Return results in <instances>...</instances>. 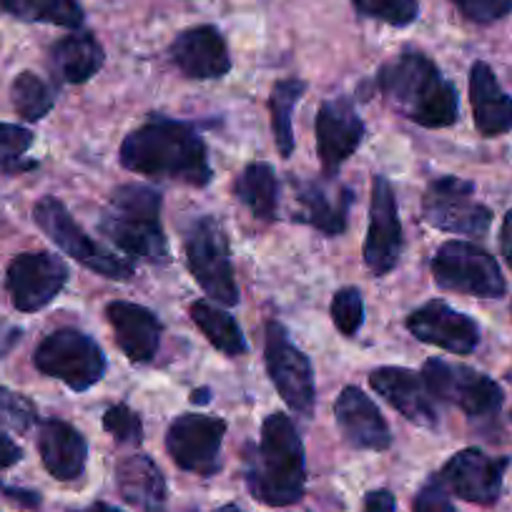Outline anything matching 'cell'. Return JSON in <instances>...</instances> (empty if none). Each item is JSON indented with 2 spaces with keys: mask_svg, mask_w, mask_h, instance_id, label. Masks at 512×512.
Wrapping results in <instances>:
<instances>
[{
  "mask_svg": "<svg viewBox=\"0 0 512 512\" xmlns=\"http://www.w3.org/2000/svg\"><path fill=\"white\" fill-rule=\"evenodd\" d=\"M121 166L149 179L189 186H206L214 174L196 128L166 116H151L123 139Z\"/></svg>",
  "mask_w": 512,
  "mask_h": 512,
  "instance_id": "1",
  "label": "cell"
},
{
  "mask_svg": "<svg viewBox=\"0 0 512 512\" xmlns=\"http://www.w3.org/2000/svg\"><path fill=\"white\" fill-rule=\"evenodd\" d=\"M377 88L400 116L417 126L447 128L460 116L455 86L425 53L407 51L377 71Z\"/></svg>",
  "mask_w": 512,
  "mask_h": 512,
  "instance_id": "2",
  "label": "cell"
},
{
  "mask_svg": "<svg viewBox=\"0 0 512 512\" xmlns=\"http://www.w3.org/2000/svg\"><path fill=\"white\" fill-rule=\"evenodd\" d=\"M307 485L304 445L284 412L264 420L262 440L246 457V487L264 505L287 507L302 500Z\"/></svg>",
  "mask_w": 512,
  "mask_h": 512,
  "instance_id": "3",
  "label": "cell"
},
{
  "mask_svg": "<svg viewBox=\"0 0 512 512\" xmlns=\"http://www.w3.org/2000/svg\"><path fill=\"white\" fill-rule=\"evenodd\" d=\"M98 229L123 254L149 264H169L171 251L161 226V194L144 184L118 186L103 209Z\"/></svg>",
  "mask_w": 512,
  "mask_h": 512,
  "instance_id": "4",
  "label": "cell"
},
{
  "mask_svg": "<svg viewBox=\"0 0 512 512\" xmlns=\"http://www.w3.org/2000/svg\"><path fill=\"white\" fill-rule=\"evenodd\" d=\"M33 219L41 226L43 234H46L63 254L76 259L81 267L91 269V272L101 274V277L106 279H118V282H126L128 277H134V267H131L126 259L113 254V251L96 244V241L73 221V216L68 214L66 206L58 199H53V196H43V199L33 206Z\"/></svg>",
  "mask_w": 512,
  "mask_h": 512,
  "instance_id": "5",
  "label": "cell"
},
{
  "mask_svg": "<svg viewBox=\"0 0 512 512\" xmlns=\"http://www.w3.org/2000/svg\"><path fill=\"white\" fill-rule=\"evenodd\" d=\"M33 364L43 374L61 379L73 392L91 390L106 374L103 349L78 329H58L38 344Z\"/></svg>",
  "mask_w": 512,
  "mask_h": 512,
  "instance_id": "6",
  "label": "cell"
},
{
  "mask_svg": "<svg viewBox=\"0 0 512 512\" xmlns=\"http://www.w3.org/2000/svg\"><path fill=\"white\" fill-rule=\"evenodd\" d=\"M186 262L199 287L226 307L239 304V287L231 267L229 241L214 216H201L186 236Z\"/></svg>",
  "mask_w": 512,
  "mask_h": 512,
  "instance_id": "7",
  "label": "cell"
},
{
  "mask_svg": "<svg viewBox=\"0 0 512 512\" xmlns=\"http://www.w3.org/2000/svg\"><path fill=\"white\" fill-rule=\"evenodd\" d=\"M432 277L445 292L500 299L507 284L485 249L467 241H447L432 256Z\"/></svg>",
  "mask_w": 512,
  "mask_h": 512,
  "instance_id": "8",
  "label": "cell"
},
{
  "mask_svg": "<svg viewBox=\"0 0 512 512\" xmlns=\"http://www.w3.org/2000/svg\"><path fill=\"white\" fill-rule=\"evenodd\" d=\"M422 379L432 397L460 407L470 417H492L502 407L500 384L477 369L430 359L422 369Z\"/></svg>",
  "mask_w": 512,
  "mask_h": 512,
  "instance_id": "9",
  "label": "cell"
},
{
  "mask_svg": "<svg viewBox=\"0 0 512 512\" xmlns=\"http://www.w3.org/2000/svg\"><path fill=\"white\" fill-rule=\"evenodd\" d=\"M475 186L457 176H440L422 196V214L435 229L462 236L487 234L492 211L475 201Z\"/></svg>",
  "mask_w": 512,
  "mask_h": 512,
  "instance_id": "10",
  "label": "cell"
},
{
  "mask_svg": "<svg viewBox=\"0 0 512 512\" xmlns=\"http://www.w3.org/2000/svg\"><path fill=\"white\" fill-rule=\"evenodd\" d=\"M267 372L272 377L274 387L282 395V400L292 407L297 415L312 417L314 415V374L307 354L299 347H294L287 337V329L279 322L267 324Z\"/></svg>",
  "mask_w": 512,
  "mask_h": 512,
  "instance_id": "11",
  "label": "cell"
},
{
  "mask_svg": "<svg viewBox=\"0 0 512 512\" xmlns=\"http://www.w3.org/2000/svg\"><path fill=\"white\" fill-rule=\"evenodd\" d=\"M402 254V224L397 209L395 186L387 176L372 179L369 229L364 239V264L372 277H387L397 267Z\"/></svg>",
  "mask_w": 512,
  "mask_h": 512,
  "instance_id": "12",
  "label": "cell"
},
{
  "mask_svg": "<svg viewBox=\"0 0 512 512\" xmlns=\"http://www.w3.org/2000/svg\"><path fill=\"white\" fill-rule=\"evenodd\" d=\"M224 435L226 422L221 417L181 415L166 432V450L181 470L209 477L221 467L219 455Z\"/></svg>",
  "mask_w": 512,
  "mask_h": 512,
  "instance_id": "13",
  "label": "cell"
},
{
  "mask_svg": "<svg viewBox=\"0 0 512 512\" xmlns=\"http://www.w3.org/2000/svg\"><path fill=\"white\" fill-rule=\"evenodd\" d=\"M68 282V267L61 256L36 251V254H18L8 264L6 287L11 302L18 312H38L48 307Z\"/></svg>",
  "mask_w": 512,
  "mask_h": 512,
  "instance_id": "14",
  "label": "cell"
},
{
  "mask_svg": "<svg viewBox=\"0 0 512 512\" xmlns=\"http://www.w3.org/2000/svg\"><path fill=\"white\" fill-rule=\"evenodd\" d=\"M507 465H510L507 457H490L477 447H467L447 460L435 480L440 482L442 490L452 492L460 500L495 505L500 500Z\"/></svg>",
  "mask_w": 512,
  "mask_h": 512,
  "instance_id": "15",
  "label": "cell"
},
{
  "mask_svg": "<svg viewBox=\"0 0 512 512\" xmlns=\"http://www.w3.org/2000/svg\"><path fill=\"white\" fill-rule=\"evenodd\" d=\"M317 154L327 179H334L344 161L359 149L364 139V121L349 98L324 101L317 113Z\"/></svg>",
  "mask_w": 512,
  "mask_h": 512,
  "instance_id": "16",
  "label": "cell"
},
{
  "mask_svg": "<svg viewBox=\"0 0 512 512\" xmlns=\"http://www.w3.org/2000/svg\"><path fill=\"white\" fill-rule=\"evenodd\" d=\"M407 329L420 342L435 344L452 354H470L480 344V327L475 319L457 312L450 304L432 299L407 317Z\"/></svg>",
  "mask_w": 512,
  "mask_h": 512,
  "instance_id": "17",
  "label": "cell"
},
{
  "mask_svg": "<svg viewBox=\"0 0 512 512\" xmlns=\"http://www.w3.org/2000/svg\"><path fill=\"white\" fill-rule=\"evenodd\" d=\"M294 221L312 226L327 236H339L347 229V214L352 206V191L334 179H292Z\"/></svg>",
  "mask_w": 512,
  "mask_h": 512,
  "instance_id": "18",
  "label": "cell"
},
{
  "mask_svg": "<svg viewBox=\"0 0 512 512\" xmlns=\"http://www.w3.org/2000/svg\"><path fill=\"white\" fill-rule=\"evenodd\" d=\"M171 61L186 78L211 81L231 71L229 48L214 26H196L171 43Z\"/></svg>",
  "mask_w": 512,
  "mask_h": 512,
  "instance_id": "19",
  "label": "cell"
},
{
  "mask_svg": "<svg viewBox=\"0 0 512 512\" xmlns=\"http://www.w3.org/2000/svg\"><path fill=\"white\" fill-rule=\"evenodd\" d=\"M369 384L412 425L427 427V430L437 427V412L432 407L422 374L402 367H379L369 374Z\"/></svg>",
  "mask_w": 512,
  "mask_h": 512,
  "instance_id": "20",
  "label": "cell"
},
{
  "mask_svg": "<svg viewBox=\"0 0 512 512\" xmlns=\"http://www.w3.org/2000/svg\"><path fill=\"white\" fill-rule=\"evenodd\" d=\"M334 417L352 447L382 452L392 445L390 427L384 422L382 412L359 387H344L334 405Z\"/></svg>",
  "mask_w": 512,
  "mask_h": 512,
  "instance_id": "21",
  "label": "cell"
},
{
  "mask_svg": "<svg viewBox=\"0 0 512 512\" xmlns=\"http://www.w3.org/2000/svg\"><path fill=\"white\" fill-rule=\"evenodd\" d=\"M106 317L116 334V344L131 362H149L156 357L164 327L151 309L134 302H111Z\"/></svg>",
  "mask_w": 512,
  "mask_h": 512,
  "instance_id": "22",
  "label": "cell"
},
{
  "mask_svg": "<svg viewBox=\"0 0 512 512\" xmlns=\"http://www.w3.org/2000/svg\"><path fill=\"white\" fill-rule=\"evenodd\" d=\"M470 101L475 126L482 136L492 139L512 131V96L502 91L485 61H477L470 71Z\"/></svg>",
  "mask_w": 512,
  "mask_h": 512,
  "instance_id": "23",
  "label": "cell"
},
{
  "mask_svg": "<svg viewBox=\"0 0 512 512\" xmlns=\"http://www.w3.org/2000/svg\"><path fill=\"white\" fill-rule=\"evenodd\" d=\"M38 450L46 470L56 480H76L86 467V437L63 420H46L38 432Z\"/></svg>",
  "mask_w": 512,
  "mask_h": 512,
  "instance_id": "24",
  "label": "cell"
},
{
  "mask_svg": "<svg viewBox=\"0 0 512 512\" xmlns=\"http://www.w3.org/2000/svg\"><path fill=\"white\" fill-rule=\"evenodd\" d=\"M116 485L128 505L139 507L141 512H164L166 480L151 457H123L116 465Z\"/></svg>",
  "mask_w": 512,
  "mask_h": 512,
  "instance_id": "25",
  "label": "cell"
},
{
  "mask_svg": "<svg viewBox=\"0 0 512 512\" xmlns=\"http://www.w3.org/2000/svg\"><path fill=\"white\" fill-rule=\"evenodd\" d=\"M106 53L93 33H73L51 48V68L58 81L86 83L103 68Z\"/></svg>",
  "mask_w": 512,
  "mask_h": 512,
  "instance_id": "26",
  "label": "cell"
},
{
  "mask_svg": "<svg viewBox=\"0 0 512 512\" xmlns=\"http://www.w3.org/2000/svg\"><path fill=\"white\" fill-rule=\"evenodd\" d=\"M234 194L256 219H274L279 206V181L277 174L269 164L256 161L241 171L239 179L234 181Z\"/></svg>",
  "mask_w": 512,
  "mask_h": 512,
  "instance_id": "27",
  "label": "cell"
},
{
  "mask_svg": "<svg viewBox=\"0 0 512 512\" xmlns=\"http://www.w3.org/2000/svg\"><path fill=\"white\" fill-rule=\"evenodd\" d=\"M191 319H194L196 327L204 332V337L209 339L211 347H216L219 352H224L226 357H239L246 352L244 332L236 324V319L231 314H226L224 309H219L211 302H194L191 304Z\"/></svg>",
  "mask_w": 512,
  "mask_h": 512,
  "instance_id": "28",
  "label": "cell"
},
{
  "mask_svg": "<svg viewBox=\"0 0 512 512\" xmlns=\"http://www.w3.org/2000/svg\"><path fill=\"white\" fill-rule=\"evenodd\" d=\"M307 83L299 78H284L277 81L269 96V111H272V134L274 144L282 159H289L294 151V126H292V113L297 103L302 101Z\"/></svg>",
  "mask_w": 512,
  "mask_h": 512,
  "instance_id": "29",
  "label": "cell"
},
{
  "mask_svg": "<svg viewBox=\"0 0 512 512\" xmlns=\"http://www.w3.org/2000/svg\"><path fill=\"white\" fill-rule=\"evenodd\" d=\"M0 8L28 23H51L61 28H81L83 23L78 0H0Z\"/></svg>",
  "mask_w": 512,
  "mask_h": 512,
  "instance_id": "30",
  "label": "cell"
},
{
  "mask_svg": "<svg viewBox=\"0 0 512 512\" xmlns=\"http://www.w3.org/2000/svg\"><path fill=\"white\" fill-rule=\"evenodd\" d=\"M11 96L18 116H23L26 121H41V118L51 113L53 103H56V93L51 91V86L31 71L21 73L13 81Z\"/></svg>",
  "mask_w": 512,
  "mask_h": 512,
  "instance_id": "31",
  "label": "cell"
},
{
  "mask_svg": "<svg viewBox=\"0 0 512 512\" xmlns=\"http://www.w3.org/2000/svg\"><path fill=\"white\" fill-rule=\"evenodd\" d=\"M352 3L362 16L377 18V21L397 28L410 26L420 16L417 0H352Z\"/></svg>",
  "mask_w": 512,
  "mask_h": 512,
  "instance_id": "32",
  "label": "cell"
},
{
  "mask_svg": "<svg viewBox=\"0 0 512 512\" xmlns=\"http://www.w3.org/2000/svg\"><path fill=\"white\" fill-rule=\"evenodd\" d=\"M33 146V134L28 128L16 126V123H0V169L16 171L33 169L36 164H21L23 154Z\"/></svg>",
  "mask_w": 512,
  "mask_h": 512,
  "instance_id": "33",
  "label": "cell"
},
{
  "mask_svg": "<svg viewBox=\"0 0 512 512\" xmlns=\"http://www.w3.org/2000/svg\"><path fill=\"white\" fill-rule=\"evenodd\" d=\"M332 322L344 337H354L364 324V302L359 289L344 287L332 299Z\"/></svg>",
  "mask_w": 512,
  "mask_h": 512,
  "instance_id": "34",
  "label": "cell"
},
{
  "mask_svg": "<svg viewBox=\"0 0 512 512\" xmlns=\"http://www.w3.org/2000/svg\"><path fill=\"white\" fill-rule=\"evenodd\" d=\"M38 420L36 405L18 392L0 387V427L28 432Z\"/></svg>",
  "mask_w": 512,
  "mask_h": 512,
  "instance_id": "35",
  "label": "cell"
},
{
  "mask_svg": "<svg viewBox=\"0 0 512 512\" xmlns=\"http://www.w3.org/2000/svg\"><path fill=\"white\" fill-rule=\"evenodd\" d=\"M103 430L118 442H126V445H139L144 440V425H141V417L136 415L128 405H116L111 410H106L103 415Z\"/></svg>",
  "mask_w": 512,
  "mask_h": 512,
  "instance_id": "36",
  "label": "cell"
},
{
  "mask_svg": "<svg viewBox=\"0 0 512 512\" xmlns=\"http://www.w3.org/2000/svg\"><path fill=\"white\" fill-rule=\"evenodd\" d=\"M452 3L467 21L477 23V26L500 21L512 11V0H452Z\"/></svg>",
  "mask_w": 512,
  "mask_h": 512,
  "instance_id": "37",
  "label": "cell"
},
{
  "mask_svg": "<svg viewBox=\"0 0 512 512\" xmlns=\"http://www.w3.org/2000/svg\"><path fill=\"white\" fill-rule=\"evenodd\" d=\"M412 512H457L452 507L450 497L442 490V485L437 480L427 482L415 497V505H412Z\"/></svg>",
  "mask_w": 512,
  "mask_h": 512,
  "instance_id": "38",
  "label": "cell"
},
{
  "mask_svg": "<svg viewBox=\"0 0 512 512\" xmlns=\"http://www.w3.org/2000/svg\"><path fill=\"white\" fill-rule=\"evenodd\" d=\"M395 495L390 490H374L364 497L362 512H395Z\"/></svg>",
  "mask_w": 512,
  "mask_h": 512,
  "instance_id": "39",
  "label": "cell"
},
{
  "mask_svg": "<svg viewBox=\"0 0 512 512\" xmlns=\"http://www.w3.org/2000/svg\"><path fill=\"white\" fill-rule=\"evenodd\" d=\"M21 457H23L21 447H18L11 437H6L3 432H0V470L13 467L16 462H21Z\"/></svg>",
  "mask_w": 512,
  "mask_h": 512,
  "instance_id": "40",
  "label": "cell"
},
{
  "mask_svg": "<svg viewBox=\"0 0 512 512\" xmlns=\"http://www.w3.org/2000/svg\"><path fill=\"white\" fill-rule=\"evenodd\" d=\"M500 244H502V254H505L507 264H510V269H512V209L507 211L505 221H502Z\"/></svg>",
  "mask_w": 512,
  "mask_h": 512,
  "instance_id": "41",
  "label": "cell"
},
{
  "mask_svg": "<svg viewBox=\"0 0 512 512\" xmlns=\"http://www.w3.org/2000/svg\"><path fill=\"white\" fill-rule=\"evenodd\" d=\"M6 492L8 497H13V500H18V502H23V505H28V507H36L38 505V495L36 492H23V490H3Z\"/></svg>",
  "mask_w": 512,
  "mask_h": 512,
  "instance_id": "42",
  "label": "cell"
},
{
  "mask_svg": "<svg viewBox=\"0 0 512 512\" xmlns=\"http://www.w3.org/2000/svg\"><path fill=\"white\" fill-rule=\"evenodd\" d=\"M71 512H123V510L106 505V502H93V505L83 507V510H71Z\"/></svg>",
  "mask_w": 512,
  "mask_h": 512,
  "instance_id": "43",
  "label": "cell"
},
{
  "mask_svg": "<svg viewBox=\"0 0 512 512\" xmlns=\"http://www.w3.org/2000/svg\"><path fill=\"white\" fill-rule=\"evenodd\" d=\"M191 400L199 402V405H206V402H209V390H199V392H194V395H191Z\"/></svg>",
  "mask_w": 512,
  "mask_h": 512,
  "instance_id": "44",
  "label": "cell"
},
{
  "mask_svg": "<svg viewBox=\"0 0 512 512\" xmlns=\"http://www.w3.org/2000/svg\"><path fill=\"white\" fill-rule=\"evenodd\" d=\"M216 512H244V510H241V507H236V505H224V507H219Z\"/></svg>",
  "mask_w": 512,
  "mask_h": 512,
  "instance_id": "45",
  "label": "cell"
},
{
  "mask_svg": "<svg viewBox=\"0 0 512 512\" xmlns=\"http://www.w3.org/2000/svg\"><path fill=\"white\" fill-rule=\"evenodd\" d=\"M507 379H510V382H512V369H510V372H507Z\"/></svg>",
  "mask_w": 512,
  "mask_h": 512,
  "instance_id": "46",
  "label": "cell"
},
{
  "mask_svg": "<svg viewBox=\"0 0 512 512\" xmlns=\"http://www.w3.org/2000/svg\"><path fill=\"white\" fill-rule=\"evenodd\" d=\"M510 417H512V412H510Z\"/></svg>",
  "mask_w": 512,
  "mask_h": 512,
  "instance_id": "47",
  "label": "cell"
}]
</instances>
